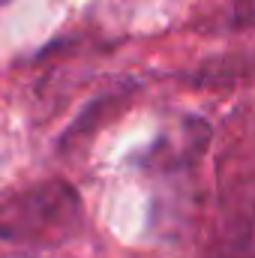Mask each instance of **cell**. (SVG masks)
<instances>
[{
  "mask_svg": "<svg viewBox=\"0 0 255 258\" xmlns=\"http://www.w3.org/2000/svg\"><path fill=\"white\" fill-rule=\"evenodd\" d=\"M81 228V201L60 180L15 195L0 207V237L24 246L60 243Z\"/></svg>",
  "mask_w": 255,
  "mask_h": 258,
  "instance_id": "6da1fadb",
  "label": "cell"
},
{
  "mask_svg": "<svg viewBox=\"0 0 255 258\" xmlns=\"http://www.w3.org/2000/svg\"><path fill=\"white\" fill-rule=\"evenodd\" d=\"M9 258H39V255H27V252H24V255H9Z\"/></svg>",
  "mask_w": 255,
  "mask_h": 258,
  "instance_id": "7a4b0ae2",
  "label": "cell"
}]
</instances>
